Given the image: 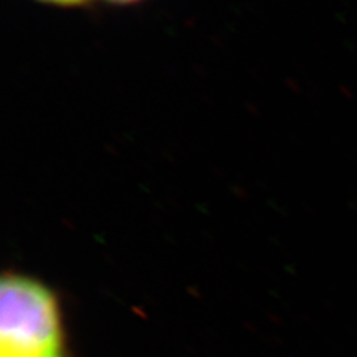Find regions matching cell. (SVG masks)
Masks as SVG:
<instances>
[{"mask_svg":"<svg viewBox=\"0 0 357 357\" xmlns=\"http://www.w3.org/2000/svg\"><path fill=\"white\" fill-rule=\"evenodd\" d=\"M0 357H63L57 301L30 277L6 274L0 283Z\"/></svg>","mask_w":357,"mask_h":357,"instance_id":"cell-1","label":"cell"},{"mask_svg":"<svg viewBox=\"0 0 357 357\" xmlns=\"http://www.w3.org/2000/svg\"><path fill=\"white\" fill-rule=\"evenodd\" d=\"M38 2L54 5V6H61V8H73V6H81L86 3L88 0H38Z\"/></svg>","mask_w":357,"mask_h":357,"instance_id":"cell-2","label":"cell"},{"mask_svg":"<svg viewBox=\"0 0 357 357\" xmlns=\"http://www.w3.org/2000/svg\"><path fill=\"white\" fill-rule=\"evenodd\" d=\"M105 2L115 3V5H132V3L142 2V0H105Z\"/></svg>","mask_w":357,"mask_h":357,"instance_id":"cell-3","label":"cell"}]
</instances>
